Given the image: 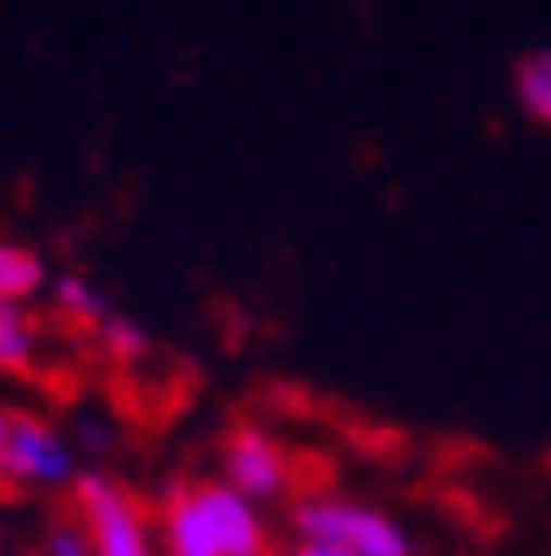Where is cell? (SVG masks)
<instances>
[{
  "mask_svg": "<svg viewBox=\"0 0 551 556\" xmlns=\"http://www.w3.org/2000/svg\"><path fill=\"white\" fill-rule=\"evenodd\" d=\"M287 556H353V551H331V545H292Z\"/></svg>",
  "mask_w": 551,
  "mask_h": 556,
  "instance_id": "obj_13",
  "label": "cell"
},
{
  "mask_svg": "<svg viewBox=\"0 0 551 556\" xmlns=\"http://www.w3.org/2000/svg\"><path fill=\"white\" fill-rule=\"evenodd\" d=\"M7 430H12V408H7V396H0V446H7Z\"/></svg>",
  "mask_w": 551,
  "mask_h": 556,
  "instance_id": "obj_14",
  "label": "cell"
},
{
  "mask_svg": "<svg viewBox=\"0 0 551 556\" xmlns=\"http://www.w3.org/2000/svg\"><path fill=\"white\" fill-rule=\"evenodd\" d=\"M100 342L111 348V358H127V364L149 353V337H143L133 320H122V314H111V320L100 326Z\"/></svg>",
  "mask_w": 551,
  "mask_h": 556,
  "instance_id": "obj_11",
  "label": "cell"
},
{
  "mask_svg": "<svg viewBox=\"0 0 551 556\" xmlns=\"http://www.w3.org/2000/svg\"><path fill=\"white\" fill-rule=\"evenodd\" d=\"M254 556H287V551H271V545H265V551H254Z\"/></svg>",
  "mask_w": 551,
  "mask_h": 556,
  "instance_id": "obj_15",
  "label": "cell"
},
{
  "mask_svg": "<svg viewBox=\"0 0 551 556\" xmlns=\"http://www.w3.org/2000/svg\"><path fill=\"white\" fill-rule=\"evenodd\" d=\"M39 556H95V540L77 518H55L45 534H39Z\"/></svg>",
  "mask_w": 551,
  "mask_h": 556,
  "instance_id": "obj_10",
  "label": "cell"
},
{
  "mask_svg": "<svg viewBox=\"0 0 551 556\" xmlns=\"http://www.w3.org/2000/svg\"><path fill=\"white\" fill-rule=\"evenodd\" d=\"M513 100L529 122L551 127V45H535L513 66Z\"/></svg>",
  "mask_w": 551,
  "mask_h": 556,
  "instance_id": "obj_8",
  "label": "cell"
},
{
  "mask_svg": "<svg viewBox=\"0 0 551 556\" xmlns=\"http://www.w3.org/2000/svg\"><path fill=\"white\" fill-rule=\"evenodd\" d=\"M45 331L28 314V303H0V375H28L39 369Z\"/></svg>",
  "mask_w": 551,
  "mask_h": 556,
  "instance_id": "obj_6",
  "label": "cell"
},
{
  "mask_svg": "<svg viewBox=\"0 0 551 556\" xmlns=\"http://www.w3.org/2000/svg\"><path fill=\"white\" fill-rule=\"evenodd\" d=\"M161 556H254L271 545L265 507L215 480H177L161 502Z\"/></svg>",
  "mask_w": 551,
  "mask_h": 556,
  "instance_id": "obj_1",
  "label": "cell"
},
{
  "mask_svg": "<svg viewBox=\"0 0 551 556\" xmlns=\"http://www.w3.org/2000/svg\"><path fill=\"white\" fill-rule=\"evenodd\" d=\"M50 303H55L61 320H77V326H105V320H111L105 292H100L89 276H77V270L50 276Z\"/></svg>",
  "mask_w": 551,
  "mask_h": 556,
  "instance_id": "obj_9",
  "label": "cell"
},
{
  "mask_svg": "<svg viewBox=\"0 0 551 556\" xmlns=\"http://www.w3.org/2000/svg\"><path fill=\"white\" fill-rule=\"evenodd\" d=\"M105 446H111V430L89 419V425H84V441H77V452H105Z\"/></svg>",
  "mask_w": 551,
  "mask_h": 556,
  "instance_id": "obj_12",
  "label": "cell"
},
{
  "mask_svg": "<svg viewBox=\"0 0 551 556\" xmlns=\"http://www.w3.org/2000/svg\"><path fill=\"white\" fill-rule=\"evenodd\" d=\"M45 287H50L45 254L17 243V237H0V303H34Z\"/></svg>",
  "mask_w": 551,
  "mask_h": 556,
  "instance_id": "obj_7",
  "label": "cell"
},
{
  "mask_svg": "<svg viewBox=\"0 0 551 556\" xmlns=\"http://www.w3.org/2000/svg\"><path fill=\"white\" fill-rule=\"evenodd\" d=\"M0 480L17 491L77 485V441L45 414H12L7 446H0Z\"/></svg>",
  "mask_w": 551,
  "mask_h": 556,
  "instance_id": "obj_4",
  "label": "cell"
},
{
  "mask_svg": "<svg viewBox=\"0 0 551 556\" xmlns=\"http://www.w3.org/2000/svg\"><path fill=\"white\" fill-rule=\"evenodd\" d=\"M292 534L298 545H331L353 556H414V534L375 502L359 496H298L292 502Z\"/></svg>",
  "mask_w": 551,
  "mask_h": 556,
  "instance_id": "obj_2",
  "label": "cell"
},
{
  "mask_svg": "<svg viewBox=\"0 0 551 556\" xmlns=\"http://www.w3.org/2000/svg\"><path fill=\"white\" fill-rule=\"evenodd\" d=\"M221 480L243 491L254 507H271L292 491V452L265 425H238L221 446Z\"/></svg>",
  "mask_w": 551,
  "mask_h": 556,
  "instance_id": "obj_5",
  "label": "cell"
},
{
  "mask_svg": "<svg viewBox=\"0 0 551 556\" xmlns=\"http://www.w3.org/2000/svg\"><path fill=\"white\" fill-rule=\"evenodd\" d=\"M77 523L89 529L95 556H161V529L111 473H77Z\"/></svg>",
  "mask_w": 551,
  "mask_h": 556,
  "instance_id": "obj_3",
  "label": "cell"
}]
</instances>
